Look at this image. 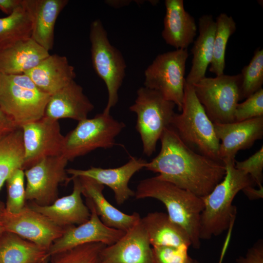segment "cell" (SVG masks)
<instances>
[{
    "label": "cell",
    "instance_id": "obj_14",
    "mask_svg": "<svg viewBox=\"0 0 263 263\" xmlns=\"http://www.w3.org/2000/svg\"><path fill=\"white\" fill-rule=\"evenodd\" d=\"M91 216L86 222L64 228L62 234L51 244L48 250L50 257L84 244L101 243L111 245L124 234L125 231L106 225L97 214L94 207L86 201Z\"/></svg>",
    "mask_w": 263,
    "mask_h": 263
},
{
    "label": "cell",
    "instance_id": "obj_36",
    "mask_svg": "<svg viewBox=\"0 0 263 263\" xmlns=\"http://www.w3.org/2000/svg\"><path fill=\"white\" fill-rule=\"evenodd\" d=\"M235 167L249 175L259 188H263V147L252 155L242 161H235Z\"/></svg>",
    "mask_w": 263,
    "mask_h": 263
},
{
    "label": "cell",
    "instance_id": "obj_1",
    "mask_svg": "<svg viewBox=\"0 0 263 263\" xmlns=\"http://www.w3.org/2000/svg\"><path fill=\"white\" fill-rule=\"evenodd\" d=\"M158 154L145 168L158 173L162 180L203 197L224 178L225 166L221 161L200 154L188 147L170 126L160 138Z\"/></svg>",
    "mask_w": 263,
    "mask_h": 263
},
{
    "label": "cell",
    "instance_id": "obj_43",
    "mask_svg": "<svg viewBox=\"0 0 263 263\" xmlns=\"http://www.w3.org/2000/svg\"><path fill=\"white\" fill-rule=\"evenodd\" d=\"M4 231L0 224V236L3 233Z\"/></svg>",
    "mask_w": 263,
    "mask_h": 263
},
{
    "label": "cell",
    "instance_id": "obj_3",
    "mask_svg": "<svg viewBox=\"0 0 263 263\" xmlns=\"http://www.w3.org/2000/svg\"><path fill=\"white\" fill-rule=\"evenodd\" d=\"M235 161L224 162V178L209 194L202 197L204 207L200 219L201 240L218 236L230 226L236 214L232 204L235 197L239 191L254 184L249 175L235 168Z\"/></svg>",
    "mask_w": 263,
    "mask_h": 263
},
{
    "label": "cell",
    "instance_id": "obj_41",
    "mask_svg": "<svg viewBox=\"0 0 263 263\" xmlns=\"http://www.w3.org/2000/svg\"><path fill=\"white\" fill-rule=\"evenodd\" d=\"M131 0H106L105 2L108 5L115 8H119L121 7L128 5Z\"/></svg>",
    "mask_w": 263,
    "mask_h": 263
},
{
    "label": "cell",
    "instance_id": "obj_11",
    "mask_svg": "<svg viewBox=\"0 0 263 263\" xmlns=\"http://www.w3.org/2000/svg\"><path fill=\"white\" fill-rule=\"evenodd\" d=\"M68 162L62 155L48 157L24 170L26 200L47 206L56 200L59 185L68 183Z\"/></svg>",
    "mask_w": 263,
    "mask_h": 263
},
{
    "label": "cell",
    "instance_id": "obj_4",
    "mask_svg": "<svg viewBox=\"0 0 263 263\" xmlns=\"http://www.w3.org/2000/svg\"><path fill=\"white\" fill-rule=\"evenodd\" d=\"M180 112L175 113L170 126L181 140L193 151L221 161L218 155L220 141L213 123L197 98L193 86L186 81Z\"/></svg>",
    "mask_w": 263,
    "mask_h": 263
},
{
    "label": "cell",
    "instance_id": "obj_35",
    "mask_svg": "<svg viewBox=\"0 0 263 263\" xmlns=\"http://www.w3.org/2000/svg\"><path fill=\"white\" fill-rule=\"evenodd\" d=\"M188 246H152V263H190L192 258L188 254Z\"/></svg>",
    "mask_w": 263,
    "mask_h": 263
},
{
    "label": "cell",
    "instance_id": "obj_37",
    "mask_svg": "<svg viewBox=\"0 0 263 263\" xmlns=\"http://www.w3.org/2000/svg\"><path fill=\"white\" fill-rule=\"evenodd\" d=\"M237 263H263V242L260 239L250 248L244 256L239 257Z\"/></svg>",
    "mask_w": 263,
    "mask_h": 263
},
{
    "label": "cell",
    "instance_id": "obj_39",
    "mask_svg": "<svg viewBox=\"0 0 263 263\" xmlns=\"http://www.w3.org/2000/svg\"><path fill=\"white\" fill-rule=\"evenodd\" d=\"M22 0H0V10L7 16L12 14L22 3Z\"/></svg>",
    "mask_w": 263,
    "mask_h": 263
},
{
    "label": "cell",
    "instance_id": "obj_15",
    "mask_svg": "<svg viewBox=\"0 0 263 263\" xmlns=\"http://www.w3.org/2000/svg\"><path fill=\"white\" fill-rule=\"evenodd\" d=\"M220 141L219 158L223 163L235 160L240 150L250 148L263 137V116L229 123H213Z\"/></svg>",
    "mask_w": 263,
    "mask_h": 263
},
{
    "label": "cell",
    "instance_id": "obj_22",
    "mask_svg": "<svg viewBox=\"0 0 263 263\" xmlns=\"http://www.w3.org/2000/svg\"><path fill=\"white\" fill-rule=\"evenodd\" d=\"M24 74L40 90L50 95L74 81L76 77L74 67L70 64L67 57L56 54H50Z\"/></svg>",
    "mask_w": 263,
    "mask_h": 263
},
{
    "label": "cell",
    "instance_id": "obj_30",
    "mask_svg": "<svg viewBox=\"0 0 263 263\" xmlns=\"http://www.w3.org/2000/svg\"><path fill=\"white\" fill-rule=\"evenodd\" d=\"M215 24L213 56L209 71L219 76L224 74L227 43L236 30V24L232 17L225 13L219 15Z\"/></svg>",
    "mask_w": 263,
    "mask_h": 263
},
{
    "label": "cell",
    "instance_id": "obj_17",
    "mask_svg": "<svg viewBox=\"0 0 263 263\" xmlns=\"http://www.w3.org/2000/svg\"><path fill=\"white\" fill-rule=\"evenodd\" d=\"M151 246L140 219L117 242L103 248L101 263H152Z\"/></svg>",
    "mask_w": 263,
    "mask_h": 263
},
{
    "label": "cell",
    "instance_id": "obj_29",
    "mask_svg": "<svg viewBox=\"0 0 263 263\" xmlns=\"http://www.w3.org/2000/svg\"><path fill=\"white\" fill-rule=\"evenodd\" d=\"M23 157L22 132L20 128L0 137V190L15 170L22 169Z\"/></svg>",
    "mask_w": 263,
    "mask_h": 263
},
{
    "label": "cell",
    "instance_id": "obj_10",
    "mask_svg": "<svg viewBox=\"0 0 263 263\" xmlns=\"http://www.w3.org/2000/svg\"><path fill=\"white\" fill-rule=\"evenodd\" d=\"M188 53L176 49L158 55L144 72V87L160 93L181 111Z\"/></svg>",
    "mask_w": 263,
    "mask_h": 263
},
{
    "label": "cell",
    "instance_id": "obj_7",
    "mask_svg": "<svg viewBox=\"0 0 263 263\" xmlns=\"http://www.w3.org/2000/svg\"><path fill=\"white\" fill-rule=\"evenodd\" d=\"M125 127L124 123L104 110L92 118L79 121L64 136L62 155L72 161L98 148H112L116 137Z\"/></svg>",
    "mask_w": 263,
    "mask_h": 263
},
{
    "label": "cell",
    "instance_id": "obj_25",
    "mask_svg": "<svg viewBox=\"0 0 263 263\" xmlns=\"http://www.w3.org/2000/svg\"><path fill=\"white\" fill-rule=\"evenodd\" d=\"M199 36L191 50L192 66L185 78L186 82L193 85L206 77L207 68L212 60L216 24L211 15L199 19Z\"/></svg>",
    "mask_w": 263,
    "mask_h": 263
},
{
    "label": "cell",
    "instance_id": "obj_18",
    "mask_svg": "<svg viewBox=\"0 0 263 263\" xmlns=\"http://www.w3.org/2000/svg\"><path fill=\"white\" fill-rule=\"evenodd\" d=\"M72 180L74 187L70 194L58 198L47 206H40L33 202L27 205L64 229L86 222L90 217V210L82 199V189L78 177L73 178L70 181Z\"/></svg>",
    "mask_w": 263,
    "mask_h": 263
},
{
    "label": "cell",
    "instance_id": "obj_28",
    "mask_svg": "<svg viewBox=\"0 0 263 263\" xmlns=\"http://www.w3.org/2000/svg\"><path fill=\"white\" fill-rule=\"evenodd\" d=\"M32 25L29 0H22L12 14L0 18V50L19 40L31 38Z\"/></svg>",
    "mask_w": 263,
    "mask_h": 263
},
{
    "label": "cell",
    "instance_id": "obj_8",
    "mask_svg": "<svg viewBox=\"0 0 263 263\" xmlns=\"http://www.w3.org/2000/svg\"><path fill=\"white\" fill-rule=\"evenodd\" d=\"M89 37L92 65L107 89L108 102L104 110L110 112L118 101V92L125 76L126 64L120 51L110 42L100 19L92 22Z\"/></svg>",
    "mask_w": 263,
    "mask_h": 263
},
{
    "label": "cell",
    "instance_id": "obj_13",
    "mask_svg": "<svg viewBox=\"0 0 263 263\" xmlns=\"http://www.w3.org/2000/svg\"><path fill=\"white\" fill-rule=\"evenodd\" d=\"M24 170L41 159L62 155L64 136L58 120L43 116L22 125Z\"/></svg>",
    "mask_w": 263,
    "mask_h": 263
},
{
    "label": "cell",
    "instance_id": "obj_9",
    "mask_svg": "<svg viewBox=\"0 0 263 263\" xmlns=\"http://www.w3.org/2000/svg\"><path fill=\"white\" fill-rule=\"evenodd\" d=\"M241 74L205 77L192 85L197 98L213 123L235 122L234 112L240 101Z\"/></svg>",
    "mask_w": 263,
    "mask_h": 263
},
{
    "label": "cell",
    "instance_id": "obj_23",
    "mask_svg": "<svg viewBox=\"0 0 263 263\" xmlns=\"http://www.w3.org/2000/svg\"><path fill=\"white\" fill-rule=\"evenodd\" d=\"M49 55L31 38L19 40L0 50V73L24 74Z\"/></svg>",
    "mask_w": 263,
    "mask_h": 263
},
{
    "label": "cell",
    "instance_id": "obj_45",
    "mask_svg": "<svg viewBox=\"0 0 263 263\" xmlns=\"http://www.w3.org/2000/svg\"><path fill=\"white\" fill-rule=\"evenodd\" d=\"M1 73H0V78Z\"/></svg>",
    "mask_w": 263,
    "mask_h": 263
},
{
    "label": "cell",
    "instance_id": "obj_34",
    "mask_svg": "<svg viewBox=\"0 0 263 263\" xmlns=\"http://www.w3.org/2000/svg\"><path fill=\"white\" fill-rule=\"evenodd\" d=\"M235 122L242 121L263 116V89L238 103L234 112Z\"/></svg>",
    "mask_w": 263,
    "mask_h": 263
},
{
    "label": "cell",
    "instance_id": "obj_12",
    "mask_svg": "<svg viewBox=\"0 0 263 263\" xmlns=\"http://www.w3.org/2000/svg\"><path fill=\"white\" fill-rule=\"evenodd\" d=\"M0 224L4 232L14 233L47 251L64 231L27 204L19 213H12L0 203Z\"/></svg>",
    "mask_w": 263,
    "mask_h": 263
},
{
    "label": "cell",
    "instance_id": "obj_44",
    "mask_svg": "<svg viewBox=\"0 0 263 263\" xmlns=\"http://www.w3.org/2000/svg\"><path fill=\"white\" fill-rule=\"evenodd\" d=\"M190 263H200L199 262H198L196 260H193L192 259L191 262Z\"/></svg>",
    "mask_w": 263,
    "mask_h": 263
},
{
    "label": "cell",
    "instance_id": "obj_40",
    "mask_svg": "<svg viewBox=\"0 0 263 263\" xmlns=\"http://www.w3.org/2000/svg\"><path fill=\"white\" fill-rule=\"evenodd\" d=\"M263 188L256 189L253 186H249L243 189V191L249 198L258 199L263 197Z\"/></svg>",
    "mask_w": 263,
    "mask_h": 263
},
{
    "label": "cell",
    "instance_id": "obj_19",
    "mask_svg": "<svg viewBox=\"0 0 263 263\" xmlns=\"http://www.w3.org/2000/svg\"><path fill=\"white\" fill-rule=\"evenodd\" d=\"M94 106L75 80L51 95L44 116L54 120L70 118L78 121L87 118Z\"/></svg>",
    "mask_w": 263,
    "mask_h": 263
},
{
    "label": "cell",
    "instance_id": "obj_42",
    "mask_svg": "<svg viewBox=\"0 0 263 263\" xmlns=\"http://www.w3.org/2000/svg\"><path fill=\"white\" fill-rule=\"evenodd\" d=\"M50 257L49 258H47V259H46L45 260L41 262V263H50Z\"/></svg>",
    "mask_w": 263,
    "mask_h": 263
},
{
    "label": "cell",
    "instance_id": "obj_38",
    "mask_svg": "<svg viewBox=\"0 0 263 263\" xmlns=\"http://www.w3.org/2000/svg\"><path fill=\"white\" fill-rule=\"evenodd\" d=\"M19 128L0 106V137L13 132Z\"/></svg>",
    "mask_w": 263,
    "mask_h": 263
},
{
    "label": "cell",
    "instance_id": "obj_27",
    "mask_svg": "<svg viewBox=\"0 0 263 263\" xmlns=\"http://www.w3.org/2000/svg\"><path fill=\"white\" fill-rule=\"evenodd\" d=\"M50 257L47 250L14 233L0 236V263H41Z\"/></svg>",
    "mask_w": 263,
    "mask_h": 263
},
{
    "label": "cell",
    "instance_id": "obj_24",
    "mask_svg": "<svg viewBox=\"0 0 263 263\" xmlns=\"http://www.w3.org/2000/svg\"><path fill=\"white\" fill-rule=\"evenodd\" d=\"M32 16L31 38L49 52L54 45L56 19L67 0H29Z\"/></svg>",
    "mask_w": 263,
    "mask_h": 263
},
{
    "label": "cell",
    "instance_id": "obj_20",
    "mask_svg": "<svg viewBox=\"0 0 263 263\" xmlns=\"http://www.w3.org/2000/svg\"><path fill=\"white\" fill-rule=\"evenodd\" d=\"M165 4L162 38L176 49H187L196 35L195 20L185 10L183 0H166Z\"/></svg>",
    "mask_w": 263,
    "mask_h": 263
},
{
    "label": "cell",
    "instance_id": "obj_33",
    "mask_svg": "<svg viewBox=\"0 0 263 263\" xmlns=\"http://www.w3.org/2000/svg\"><path fill=\"white\" fill-rule=\"evenodd\" d=\"M24 178V170L19 168L15 170L5 182L7 195L4 207L10 213H19L26 204Z\"/></svg>",
    "mask_w": 263,
    "mask_h": 263
},
{
    "label": "cell",
    "instance_id": "obj_6",
    "mask_svg": "<svg viewBox=\"0 0 263 263\" xmlns=\"http://www.w3.org/2000/svg\"><path fill=\"white\" fill-rule=\"evenodd\" d=\"M176 105L159 92L145 87L137 91L130 110L137 115L135 128L142 143L143 153L151 156L165 128L170 125Z\"/></svg>",
    "mask_w": 263,
    "mask_h": 263
},
{
    "label": "cell",
    "instance_id": "obj_16",
    "mask_svg": "<svg viewBox=\"0 0 263 263\" xmlns=\"http://www.w3.org/2000/svg\"><path fill=\"white\" fill-rule=\"evenodd\" d=\"M146 161L142 158L131 157L124 165L115 168L103 169L91 167L87 169H66L70 179L85 176L98 183L109 187L113 192L116 202L121 205L130 197L134 196V191L129 187L130 180L137 171L145 168Z\"/></svg>",
    "mask_w": 263,
    "mask_h": 263
},
{
    "label": "cell",
    "instance_id": "obj_31",
    "mask_svg": "<svg viewBox=\"0 0 263 263\" xmlns=\"http://www.w3.org/2000/svg\"><path fill=\"white\" fill-rule=\"evenodd\" d=\"M242 81L240 100L247 98L262 88L263 84V49L258 48L247 65L240 73Z\"/></svg>",
    "mask_w": 263,
    "mask_h": 263
},
{
    "label": "cell",
    "instance_id": "obj_26",
    "mask_svg": "<svg viewBox=\"0 0 263 263\" xmlns=\"http://www.w3.org/2000/svg\"><path fill=\"white\" fill-rule=\"evenodd\" d=\"M141 220L152 246H191L190 240L187 232L173 222L167 213L151 212Z\"/></svg>",
    "mask_w": 263,
    "mask_h": 263
},
{
    "label": "cell",
    "instance_id": "obj_21",
    "mask_svg": "<svg viewBox=\"0 0 263 263\" xmlns=\"http://www.w3.org/2000/svg\"><path fill=\"white\" fill-rule=\"evenodd\" d=\"M77 177L80 182L82 195L86 197V201L93 205L106 225L126 232L140 220L141 218L138 213L128 214L111 205L103 194L104 186L89 177Z\"/></svg>",
    "mask_w": 263,
    "mask_h": 263
},
{
    "label": "cell",
    "instance_id": "obj_2",
    "mask_svg": "<svg viewBox=\"0 0 263 263\" xmlns=\"http://www.w3.org/2000/svg\"><path fill=\"white\" fill-rule=\"evenodd\" d=\"M134 197L137 199L151 198L161 201L169 218L187 232L191 246L200 248V219L204 207L202 197L156 176L141 181Z\"/></svg>",
    "mask_w": 263,
    "mask_h": 263
},
{
    "label": "cell",
    "instance_id": "obj_32",
    "mask_svg": "<svg viewBox=\"0 0 263 263\" xmlns=\"http://www.w3.org/2000/svg\"><path fill=\"white\" fill-rule=\"evenodd\" d=\"M106 246L101 243L79 245L51 256V263H101V252Z\"/></svg>",
    "mask_w": 263,
    "mask_h": 263
},
{
    "label": "cell",
    "instance_id": "obj_5",
    "mask_svg": "<svg viewBox=\"0 0 263 263\" xmlns=\"http://www.w3.org/2000/svg\"><path fill=\"white\" fill-rule=\"evenodd\" d=\"M50 96L24 74H1L0 106L19 128L44 116Z\"/></svg>",
    "mask_w": 263,
    "mask_h": 263
}]
</instances>
